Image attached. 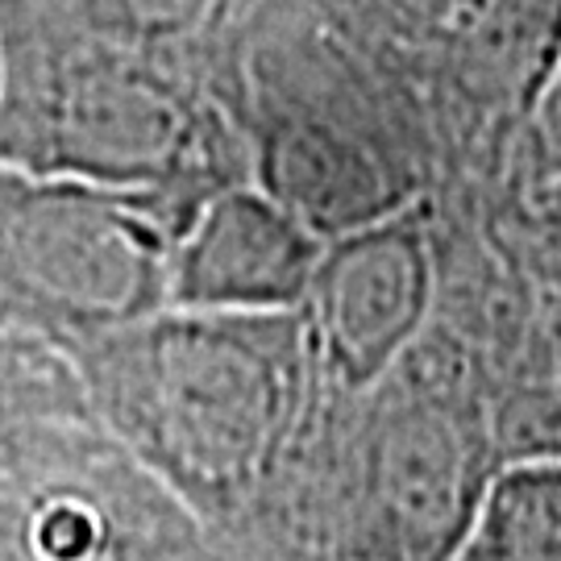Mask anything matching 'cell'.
I'll list each match as a JSON object with an SVG mask.
<instances>
[{
	"mask_svg": "<svg viewBox=\"0 0 561 561\" xmlns=\"http://www.w3.org/2000/svg\"><path fill=\"white\" fill-rule=\"evenodd\" d=\"M433 291V262L421 225L387 217L341 241L324 262V321L341 362L375 375L421 324Z\"/></svg>",
	"mask_w": 561,
	"mask_h": 561,
	"instance_id": "6da1fadb",
	"label": "cell"
},
{
	"mask_svg": "<svg viewBox=\"0 0 561 561\" xmlns=\"http://www.w3.org/2000/svg\"><path fill=\"white\" fill-rule=\"evenodd\" d=\"M466 553L482 561H561V461L507 466L486 491Z\"/></svg>",
	"mask_w": 561,
	"mask_h": 561,
	"instance_id": "7a4b0ae2",
	"label": "cell"
},
{
	"mask_svg": "<svg viewBox=\"0 0 561 561\" xmlns=\"http://www.w3.org/2000/svg\"><path fill=\"white\" fill-rule=\"evenodd\" d=\"M512 171L520 180V192L561 183V62L512 134Z\"/></svg>",
	"mask_w": 561,
	"mask_h": 561,
	"instance_id": "3957f363",
	"label": "cell"
},
{
	"mask_svg": "<svg viewBox=\"0 0 561 561\" xmlns=\"http://www.w3.org/2000/svg\"><path fill=\"white\" fill-rule=\"evenodd\" d=\"M524 196H528V238H533L537 279L545 287V300L561 304V183Z\"/></svg>",
	"mask_w": 561,
	"mask_h": 561,
	"instance_id": "277c9868",
	"label": "cell"
},
{
	"mask_svg": "<svg viewBox=\"0 0 561 561\" xmlns=\"http://www.w3.org/2000/svg\"><path fill=\"white\" fill-rule=\"evenodd\" d=\"M458 561H482V558H474V553H461V558Z\"/></svg>",
	"mask_w": 561,
	"mask_h": 561,
	"instance_id": "5b68a950",
	"label": "cell"
}]
</instances>
